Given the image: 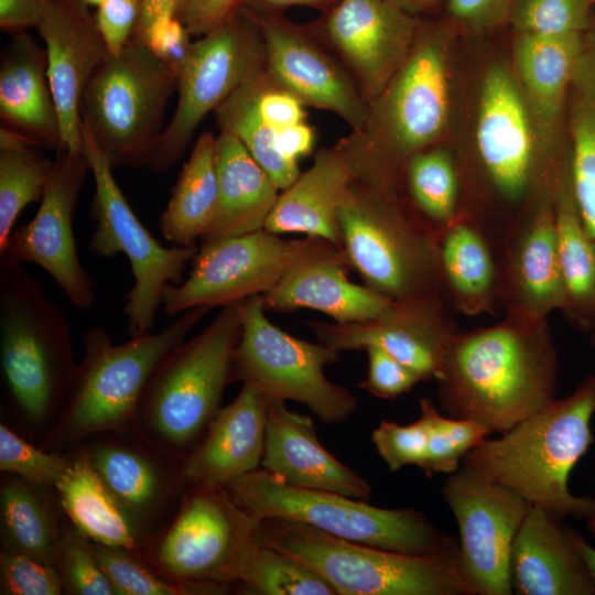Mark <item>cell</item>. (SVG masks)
<instances>
[{"label":"cell","mask_w":595,"mask_h":595,"mask_svg":"<svg viewBox=\"0 0 595 595\" xmlns=\"http://www.w3.org/2000/svg\"><path fill=\"white\" fill-rule=\"evenodd\" d=\"M583 34H513L512 69L531 118L540 159L555 177L570 170L567 99Z\"/></svg>","instance_id":"obj_20"},{"label":"cell","mask_w":595,"mask_h":595,"mask_svg":"<svg viewBox=\"0 0 595 595\" xmlns=\"http://www.w3.org/2000/svg\"><path fill=\"white\" fill-rule=\"evenodd\" d=\"M225 487L258 520L298 521L346 541L408 554L458 549L453 537L413 508H380L333 491L294 487L262 468Z\"/></svg>","instance_id":"obj_7"},{"label":"cell","mask_w":595,"mask_h":595,"mask_svg":"<svg viewBox=\"0 0 595 595\" xmlns=\"http://www.w3.org/2000/svg\"><path fill=\"white\" fill-rule=\"evenodd\" d=\"M261 468L283 483L369 500L370 484L320 442L312 419L270 398Z\"/></svg>","instance_id":"obj_26"},{"label":"cell","mask_w":595,"mask_h":595,"mask_svg":"<svg viewBox=\"0 0 595 595\" xmlns=\"http://www.w3.org/2000/svg\"><path fill=\"white\" fill-rule=\"evenodd\" d=\"M240 329L238 302L224 305L208 326L161 363L138 414L155 440L180 451L203 437L232 379Z\"/></svg>","instance_id":"obj_10"},{"label":"cell","mask_w":595,"mask_h":595,"mask_svg":"<svg viewBox=\"0 0 595 595\" xmlns=\"http://www.w3.org/2000/svg\"><path fill=\"white\" fill-rule=\"evenodd\" d=\"M437 248L447 304L468 316L502 310L496 252L472 221L457 217L437 232Z\"/></svg>","instance_id":"obj_31"},{"label":"cell","mask_w":595,"mask_h":595,"mask_svg":"<svg viewBox=\"0 0 595 595\" xmlns=\"http://www.w3.org/2000/svg\"><path fill=\"white\" fill-rule=\"evenodd\" d=\"M88 7L84 0H47L36 26L46 46L47 77L60 118L58 149L74 154L85 150L80 117L84 91L109 54Z\"/></svg>","instance_id":"obj_22"},{"label":"cell","mask_w":595,"mask_h":595,"mask_svg":"<svg viewBox=\"0 0 595 595\" xmlns=\"http://www.w3.org/2000/svg\"><path fill=\"white\" fill-rule=\"evenodd\" d=\"M532 505L511 547L512 588L519 595H595L588 567L563 528Z\"/></svg>","instance_id":"obj_27"},{"label":"cell","mask_w":595,"mask_h":595,"mask_svg":"<svg viewBox=\"0 0 595 595\" xmlns=\"http://www.w3.org/2000/svg\"><path fill=\"white\" fill-rule=\"evenodd\" d=\"M570 532L574 545L588 567L595 586V548L591 545L577 531L570 528Z\"/></svg>","instance_id":"obj_59"},{"label":"cell","mask_w":595,"mask_h":595,"mask_svg":"<svg viewBox=\"0 0 595 595\" xmlns=\"http://www.w3.org/2000/svg\"><path fill=\"white\" fill-rule=\"evenodd\" d=\"M446 19H422L408 57L367 105L361 129L336 143L356 181L400 194L408 161L439 145L452 111V48L457 36Z\"/></svg>","instance_id":"obj_2"},{"label":"cell","mask_w":595,"mask_h":595,"mask_svg":"<svg viewBox=\"0 0 595 595\" xmlns=\"http://www.w3.org/2000/svg\"><path fill=\"white\" fill-rule=\"evenodd\" d=\"M57 566L67 591L76 595H115V588L99 565L91 541L75 528L60 538Z\"/></svg>","instance_id":"obj_46"},{"label":"cell","mask_w":595,"mask_h":595,"mask_svg":"<svg viewBox=\"0 0 595 595\" xmlns=\"http://www.w3.org/2000/svg\"><path fill=\"white\" fill-rule=\"evenodd\" d=\"M338 1L339 0H241L240 7L264 13H282L284 10L292 7H309L325 12Z\"/></svg>","instance_id":"obj_57"},{"label":"cell","mask_w":595,"mask_h":595,"mask_svg":"<svg viewBox=\"0 0 595 595\" xmlns=\"http://www.w3.org/2000/svg\"><path fill=\"white\" fill-rule=\"evenodd\" d=\"M240 6L241 0H177L175 18L201 37L232 18Z\"/></svg>","instance_id":"obj_52"},{"label":"cell","mask_w":595,"mask_h":595,"mask_svg":"<svg viewBox=\"0 0 595 595\" xmlns=\"http://www.w3.org/2000/svg\"><path fill=\"white\" fill-rule=\"evenodd\" d=\"M559 361L547 320L506 316L455 332L440 377L441 408L504 433L555 399Z\"/></svg>","instance_id":"obj_1"},{"label":"cell","mask_w":595,"mask_h":595,"mask_svg":"<svg viewBox=\"0 0 595 595\" xmlns=\"http://www.w3.org/2000/svg\"><path fill=\"white\" fill-rule=\"evenodd\" d=\"M88 6H99L105 0H84Z\"/></svg>","instance_id":"obj_61"},{"label":"cell","mask_w":595,"mask_h":595,"mask_svg":"<svg viewBox=\"0 0 595 595\" xmlns=\"http://www.w3.org/2000/svg\"><path fill=\"white\" fill-rule=\"evenodd\" d=\"M346 263L349 262L342 247L317 238L281 280L261 294L264 309H312L342 324L377 317L393 301L367 285L350 282Z\"/></svg>","instance_id":"obj_24"},{"label":"cell","mask_w":595,"mask_h":595,"mask_svg":"<svg viewBox=\"0 0 595 595\" xmlns=\"http://www.w3.org/2000/svg\"><path fill=\"white\" fill-rule=\"evenodd\" d=\"M371 441L390 472H397L405 466L422 469L425 463L428 429L421 415L407 425L382 420L372 431Z\"/></svg>","instance_id":"obj_48"},{"label":"cell","mask_w":595,"mask_h":595,"mask_svg":"<svg viewBox=\"0 0 595 595\" xmlns=\"http://www.w3.org/2000/svg\"><path fill=\"white\" fill-rule=\"evenodd\" d=\"M177 0H141V11L130 42H141L158 22L175 17Z\"/></svg>","instance_id":"obj_56"},{"label":"cell","mask_w":595,"mask_h":595,"mask_svg":"<svg viewBox=\"0 0 595 595\" xmlns=\"http://www.w3.org/2000/svg\"><path fill=\"white\" fill-rule=\"evenodd\" d=\"M365 350L368 356V371L359 386L375 397L394 399L421 381L410 368L380 347L369 346Z\"/></svg>","instance_id":"obj_50"},{"label":"cell","mask_w":595,"mask_h":595,"mask_svg":"<svg viewBox=\"0 0 595 595\" xmlns=\"http://www.w3.org/2000/svg\"><path fill=\"white\" fill-rule=\"evenodd\" d=\"M56 151L37 213L12 230L0 257L18 264L40 266L74 307L86 310L95 301V284L78 257L73 215L91 167L86 150L76 154Z\"/></svg>","instance_id":"obj_17"},{"label":"cell","mask_w":595,"mask_h":595,"mask_svg":"<svg viewBox=\"0 0 595 595\" xmlns=\"http://www.w3.org/2000/svg\"><path fill=\"white\" fill-rule=\"evenodd\" d=\"M442 497L458 526L457 567L469 595L512 594L511 547L532 505L466 465L450 474Z\"/></svg>","instance_id":"obj_15"},{"label":"cell","mask_w":595,"mask_h":595,"mask_svg":"<svg viewBox=\"0 0 595 595\" xmlns=\"http://www.w3.org/2000/svg\"><path fill=\"white\" fill-rule=\"evenodd\" d=\"M516 0H446V19L457 33L482 35L508 24Z\"/></svg>","instance_id":"obj_49"},{"label":"cell","mask_w":595,"mask_h":595,"mask_svg":"<svg viewBox=\"0 0 595 595\" xmlns=\"http://www.w3.org/2000/svg\"><path fill=\"white\" fill-rule=\"evenodd\" d=\"M218 199L216 137L203 132L184 164L160 219L164 238L175 246H193L208 229Z\"/></svg>","instance_id":"obj_35"},{"label":"cell","mask_w":595,"mask_h":595,"mask_svg":"<svg viewBox=\"0 0 595 595\" xmlns=\"http://www.w3.org/2000/svg\"><path fill=\"white\" fill-rule=\"evenodd\" d=\"M259 521L225 486H190L154 550L156 566L176 582H239L258 544Z\"/></svg>","instance_id":"obj_13"},{"label":"cell","mask_w":595,"mask_h":595,"mask_svg":"<svg viewBox=\"0 0 595 595\" xmlns=\"http://www.w3.org/2000/svg\"><path fill=\"white\" fill-rule=\"evenodd\" d=\"M593 7L595 8V0H589Z\"/></svg>","instance_id":"obj_62"},{"label":"cell","mask_w":595,"mask_h":595,"mask_svg":"<svg viewBox=\"0 0 595 595\" xmlns=\"http://www.w3.org/2000/svg\"><path fill=\"white\" fill-rule=\"evenodd\" d=\"M0 582L2 595H60L65 588L56 565L7 550L0 555Z\"/></svg>","instance_id":"obj_47"},{"label":"cell","mask_w":595,"mask_h":595,"mask_svg":"<svg viewBox=\"0 0 595 595\" xmlns=\"http://www.w3.org/2000/svg\"><path fill=\"white\" fill-rule=\"evenodd\" d=\"M594 414L595 375H588L571 394L552 400L499 439L483 441L462 464L559 520H586L595 499L573 495L569 476L594 441Z\"/></svg>","instance_id":"obj_3"},{"label":"cell","mask_w":595,"mask_h":595,"mask_svg":"<svg viewBox=\"0 0 595 595\" xmlns=\"http://www.w3.org/2000/svg\"><path fill=\"white\" fill-rule=\"evenodd\" d=\"M571 183L582 221L595 240V18L583 34L567 99ZM595 343V331L592 334Z\"/></svg>","instance_id":"obj_32"},{"label":"cell","mask_w":595,"mask_h":595,"mask_svg":"<svg viewBox=\"0 0 595 595\" xmlns=\"http://www.w3.org/2000/svg\"><path fill=\"white\" fill-rule=\"evenodd\" d=\"M208 307L183 312L158 333L116 345L108 332L88 327L85 354L72 378L64 408L48 437L68 444L104 432L128 429L137 420L149 382L161 363L183 342Z\"/></svg>","instance_id":"obj_4"},{"label":"cell","mask_w":595,"mask_h":595,"mask_svg":"<svg viewBox=\"0 0 595 595\" xmlns=\"http://www.w3.org/2000/svg\"><path fill=\"white\" fill-rule=\"evenodd\" d=\"M0 357L13 408L35 424L58 419L76 368L67 316L35 277L2 257Z\"/></svg>","instance_id":"obj_5"},{"label":"cell","mask_w":595,"mask_h":595,"mask_svg":"<svg viewBox=\"0 0 595 595\" xmlns=\"http://www.w3.org/2000/svg\"><path fill=\"white\" fill-rule=\"evenodd\" d=\"M594 9L589 0H516L508 25L513 34H584L592 24Z\"/></svg>","instance_id":"obj_44"},{"label":"cell","mask_w":595,"mask_h":595,"mask_svg":"<svg viewBox=\"0 0 595 595\" xmlns=\"http://www.w3.org/2000/svg\"><path fill=\"white\" fill-rule=\"evenodd\" d=\"M84 147L95 180L90 216L96 227L89 248L99 257L125 253L133 274L123 314L130 337L151 332L166 284H180L197 247H164L143 226L118 186L112 166L82 125Z\"/></svg>","instance_id":"obj_12"},{"label":"cell","mask_w":595,"mask_h":595,"mask_svg":"<svg viewBox=\"0 0 595 595\" xmlns=\"http://www.w3.org/2000/svg\"><path fill=\"white\" fill-rule=\"evenodd\" d=\"M506 316L547 320L565 304L554 217V199L538 209L496 253Z\"/></svg>","instance_id":"obj_23"},{"label":"cell","mask_w":595,"mask_h":595,"mask_svg":"<svg viewBox=\"0 0 595 595\" xmlns=\"http://www.w3.org/2000/svg\"><path fill=\"white\" fill-rule=\"evenodd\" d=\"M0 117L32 145L58 149L60 118L47 77L46 51L23 31L14 32L0 64Z\"/></svg>","instance_id":"obj_28"},{"label":"cell","mask_w":595,"mask_h":595,"mask_svg":"<svg viewBox=\"0 0 595 595\" xmlns=\"http://www.w3.org/2000/svg\"><path fill=\"white\" fill-rule=\"evenodd\" d=\"M191 36L186 26L174 17L155 23L139 43L149 46L178 73L193 43Z\"/></svg>","instance_id":"obj_53"},{"label":"cell","mask_w":595,"mask_h":595,"mask_svg":"<svg viewBox=\"0 0 595 595\" xmlns=\"http://www.w3.org/2000/svg\"><path fill=\"white\" fill-rule=\"evenodd\" d=\"M317 238L284 240L260 229L202 244L192 259V270L180 284H166L162 305L169 316L190 309L224 306L274 286L286 270Z\"/></svg>","instance_id":"obj_16"},{"label":"cell","mask_w":595,"mask_h":595,"mask_svg":"<svg viewBox=\"0 0 595 595\" xmlns=\"http://www.w3.org/2000/svg\"><path fill=\"white\" fill-rule=\"evenodd\" d=\"M40 489L18 477L2 483L0 515L3 548L57 566L60 538Z\"/></svg>","instance_id":"obj_37"},{"label":"cell","mask_w":595,"mask_h":595,"mask_svg":"<svg viewBox=\"0 0 595 595\" xmlns=\"http://www.w3.org/2000/svg\"><path fill=\"white\" fill-rule=\"evenodd\" d=\"M177 82L176 71L143 43L106 56L86 86L80 117L112 167L149 166Z\"/></svg>","instance_id":"obj_9"},{"label":"cell","mask_w":595,"mask_h":595,"mask_svg":"<svg viewBox=\"0 0 595 595\" xmlns=\"http://www.w3.org/2000/svg\"><path fill=\"white\" fill-rule=\"evenodd\" d=\"M250 594L337 595L313 567L277 548L258 544L239 578Z\"/></svg>","instance_id":"obj_41"},{"label":"cell","mask_w":595,"mask_h":595,"mask_svg":"<svg viewBox=\"0 0 595 595\" xmlns=\"http://www.w3.org/2000/svg\"><path fill=\"white\" fill-rule=\"evenodd\" d=\"M240 8L257 25L266 65L274 80L305 107L336 113L350 131L361 129L367 102L340 60L310 26L294 23L283 13Z\"/></svg>","instance_id":"obj_18"},{"label":"cell","mask_w":595,"mask_h":595,"mask_svg":"<svg viewBox=\"0 0 595 595\" xmlns=\"http://www.w3.org/2000/svg\"><path fill=\"white\" fill-rule=\"evenodd\" d=\"M257 540L313 567L337 595H469L457 567L458 549L401 553L282 519L260 520Z\"/></svg>","instance_id":"obj_8"},{"label":"cell","mask_w":595,"mask_h":595,"mask_svg":"<svg viewBox=\"0 0 595 595\" xmlns=\"http://www.w3.org/2000/svg\"><path fill=\"white\" fill-rule=\"evenodd\" d=\"M269 397L242 382L238 396L213 418L183 459L178 479L187 486H226L261 468Z\"/></svg>","instance_id":"obj_25"},{"label":"cell","mask_w":595,"mask_h":595,"mask_svg":"<svg viewBox=\"0 0 595 595\" xmlns=\"http://www.w3.org/2000/svg\"><path fill=\"white\" fill-rule=\"evenodd\" d=\"M421 22L387 0H339L307 25L340 60L368 105L408 57Z\"/></svg>","instance_id":"obj_19"},{"label":"cell","mask_w":595,"mask_h":595,"mask_svg":"<svg viewBox=\"0 0 595 595\" xmlns=\"http://www.w3.org/2000/svg\"><path fill=\"white\" fill-rule=\"evenodd\" d=\"M55 488L64 512L85 538L126 551L138 548L136 524L100 480L84 452L69 461Z\"/></svg>","instance_id":"obj_34"},{"label":"cell","mask_w":595,"mask_h":595,"mask_svg":"<svg viewBox=\"0 0 595 595\" xmlns=\"http://www.w3.org/2000/svg\"><path fill=\"white\" fill-rule=\"evenodd\" d=\"M218 199L203 242L263 229L280 188L234 134L216 137Z\"/></svg>","instance_id":"obj_30"},{"label":"cell","mask_w":595,"mask_h":595,"mask_svg":"<svg viewBox=\"0 0 595 595\" xmlns=\"http://www.w3.org/2000/svg\"><path fill=\"white\" fill-rule=\"evenodd\" d=\"M240 337L232 379L260 388L268 397L306 405L322 422L338 424L354 413L357 400L324 374L338 353L320 342L296 338L271 323L261 295L240 302Z\"/></svg>","instance_id":"obj_11"},{"label":"cell","mask_w":595,"mask_h":595,"mask_svg":"<svg viewBox=\"0 0 595 595\" xmlns=\"http://www.w3.org/2000/svg\"><path fill=\"white\" fill-rule=\"evenodd\" d=\"M264 65L260 33L241 8L194 41L177 73L175 112L153 147L149 167L160 172L174 165L205 116Z\"/></svg>","instance_id":"obj_14"},{"label":"cell","mask_w":595,"mask_h":595,"mask_svg":"<svg viewBox=\"0 0 595 595\" xmlns=\"http://www.w3.org/2000/svg\"><path fill=\"white\" fill-rule=\"evenodd\" d=\"M443 299L392 302L375 318L312 323L320 342L337 351L377 346L410 368L421 381L437 379L447 343L458 331Z\"/></svg>","instance_id":"obj_21"},{"label":"cell","mask_w":595,"mask_h":595,"mask_svg":"<svg viewBox=\"0 0 595 595\" xmlns=\"http://www.w3.org/2000/svg\"><path fill=\"white\" fill-rule=\"evenodd\" d=\"M253 74L214 110L215 118L220 131L238 138L257 163L283 191L300 176L299 162L279 151L278 132L261 117L252 84Z\"/></svg>","instance_id":"obj_38"},{"label":"cell","mask_w":595,"mask_h":595,"mask_svg":"<svg viewBox=\"0 0 595 595\" xmlns=\"http://www.w3.org/2000/svg\"><path fill=\"white\" fill-rule=\"evenodd\" d=\"M91 547L117 595H201L227 591L224 584L183 583L162 577L130 556L129 551L94 542Z\"/></svg>","instance_id":"obj_43"},{"label":"cell","mask_w":595,"mask_h":595,"mask_svg":"<svg viewBox=\"0 0 595 595\" xmlns=\"http://www.w3.org/2000/svg\"><path fill=\"white\" fill-rule=\"evenodd\" d=\"M315 129L307 120L282 128L277 133V147L286 158L298 161L310 155L315 147Z\"/></svg>","instance_id":"obj_55"},{"label":"cell","mask_w":595,"mask_h":595,"mask_svg":"<svg viewBox=\"0 0 595 595\" xmlns=\"http://www.w3.org/2000/svg\"><path fill=\"white\" fill-rule=\"evenodd\" d=\"M338 224L347 260L367 286L393 302H446L437 231L411 202L354 180L339 205Z\"/></svg>","instance_id":"obj_6"},{"label":"cell","mask_w":595,"mask_h":595,"mask_svg":"<svg viewBox=\"0 0 595 595\" xmlns=\"http://www.w3.org/2000/svg\"><path fill=\"white\" fill-rule=\"evenodd\" d=\"M47 0H0V28L19 32L37 26Z\"/></svg>","instance_id":"obj_54"},{"label":"cell","mask_w":595,"mask_h":595,"mask_svg":"<svg viewBox=\"0 0 595 595\" xmlns=\"http://www.w3.org/2000/svg\"><path fill=\"white\" fill-rule=\"evenodd\" d=\"M558 252L565 292L562 313L576 328L595 331V240L586 230L572 191L571 169L554 197Z\"/></svg>","instance_id":"obj_33"},{"label":"cell","mask_w":595,"mask_h":595,"mask_svg":"<svg viewBox=\"0 0 595 595\" xmlns=\"http://www.w3.org/2000/svg\"><path fill=\"white\" fill-rule=\"evenodd\" d=\"M354 178L337 143L318 150L311 167L280 193L263 229L302 232L342 247L338 208Z\"/></svg>","instance_id":"obj_29"},{"label":"cell","mask_w":595,"mask_h":595,"mask_svg":"<svg viewBox=\"0 0 595 595\" xmlns=\"http://www.w3.org/2000/svg\"><path fill=\"white\" fill-rule=\"evenodd\" d=\"M141 11V0H105L94 13L110 54H119L131 41Z\"/></svg>","instance_id":"obj_51"},{"label":"cell","mask_w":595,"mask_h":595,"mask_svg":"<svg viewBox=\"0 0 595 595\" xmlns=\"http://www.w3.org/2000/svg\"><path fill=\"white\" fill-rule=\"evenodd\" d=\"M31 142L6 127L0 129V252L19 214L41 202L54 161L30 149Z\"/></svg>","instance_id":"obj_39"},{"label":"cell","mask_w":595,"mask_h":595,"mask_svg":"<svg viewBox=\"0 0 595 595\" xmlns=\"http://www.w3.org/2000/svg\"><path fill=\"white\" fill-rule=\"evenodd\" d=\"M403 183L412 205L437 232L457 218L459 176L445 148L439 144L415 153L405 165Z\"/></svg>","instance_id":"obj_40"},{"label":"cell","mask_w":595,"mask_h":595,"mask_svg":"<svg viewBox=\"0 0 595 595\" xmlns=\"http://www.w3.org/2000/svg\"><path fill=\"white\" fill-rule=\"evenodd\" d=\"M71 458L37 448L8 425H0V470L37 488L56 487Z\"/></svg>","instance_id":"obj_45"},{"label":"cell","mask_w":595,"mask_h":595,"mask_svg":"<svg viewBox=\"0 0 595 595\" xmlns=\"http://www.w3.org/2000/svg\"><path fill=\"white\" fill-rule=\"evenodd\" d=\"M399 9L422 18L435 11L444 0H387Z\"/></svg>","instance_id":"obj_58"},{"label":"cell","mask_w":595,"mask_h":595,"mask_svg":"<svg viewBox=\"0 0 595 595\" xmlns=\"http://www.w3.org/2000/svg\"><path fill=\"white\" fill-rule=\"evenodd\" d=\"M589 531L595 536V510L586 519Z\"/></svg>","instance_id":"obj_60"},{"label":"cell","mask_w":595,"mask_h":595,"mask_svg":"<svg viewBox=\"0 0 595 595\" xmlns=\"http://www.w3.org/2000/svg\"><path fill=\"white\" fill-rule=\"evenodd\" d=\"M83 452L136 527L154 513L163 500L165 484L151 458L116 442L97 443Z\"/></svg>","instance_id":"obj_36"},{"label":"cell","mask_w":595,"mask_h":595,"mask_svg":"<svg viewBox=\"0 0 595 595\" xmlns=\"http://www.w3.org/2000/svg\"><path fill=\"white\" fill-rule=\"evenodd\" d=\"M420 409L428 429V452L422 467L428 477L456 472L466 454L491 434L478 421L443 416L430 398L420 400Z\"/></svg>","instance_id":"obj_42"}]
</instances>
